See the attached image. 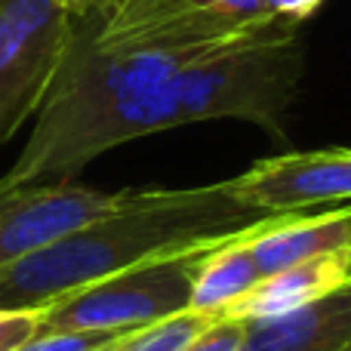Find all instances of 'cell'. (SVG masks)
Instances as JSON below:
<instances>
[{"label":"cell","instance_id":"1","mask_svg":"<svg viewBox=\"0 0 351 351\" xmlns=\"http://www.w3.org/2000/svg\"><path fill=\"white\" fill-rule=\"evenodd\" d=\"M96 19H74L68 53L37 123L0 188L74 179L90 160L170 127V80L213 49H130L96 40Z\"/></svg>","mask_w":351,"mask_h":351},{"label":"cell","instance_id":"2","mask_svg":"<svg viewBox=\"0 0 351 351\" xmlns=\"http://www.w3.org/2000/svg\"><path fill=\"white\" fill-rule=\"evenodd\" d=\"M268 219L228 197L222 182L197 188H136L121 210L99 216L0 268V308L34 311L102 278L219 241Z\"/></svg>","mask_w":351,"mask_h":351},{"label":"cell","instance_id":"3","mask_svg":"<svg viewBox=\"0 0 351 351\" xmlns=\"http://www.w3.org/2000/svg\"><path fill=\"white\" fill-rule=\"evenodd\" d=\"M302 77V34L213 49L170 80V127L234 117L287 142V111L299 99Z\"/></svg>","mask_w":351,"mask_h":351},{"label":"cell","instance_id":"4","mask_svg":"<svg viewBox=\"0 0 351 351\" xmlns=\"http://www.w3.org/2000/svg\"><path fill=\"white\" fill-rule=\"evenodd\" d=\"M243 231V228H241ZM228 237V234H225ZM219 237V241H225ZM219 241H206L179 253L154 256L133 268L102 278L59 302L40 308V330L49 333H130L185 315L206 253Z\"/></svg>","mask_w":351,"mask_h":351},{"label":"cell","instance_id":"5","mask_svg":"<svg viewBox=\"0 0 351 351\" xmlns=\"http://www.w3.org/2000/svg\"><path fill=\"white\" fill-rule=\"evenodd\" d=\"M74 34L56 0H0V145L37 114Z\"/></svg>","mask_w":351,"mask_h":351},{"label":"cell","instance_id":"6","mask_svg":"<svg viewBox=\"0 0 351 351\" xmlns=\"http://www.w3.org/2000/svg\"><path fill=\"white\" fill-rule=\"evenodd\" d=\"M133 197L136 188L99 191L74 179L0 188V268L93 219L121 210Z\"/></svg>","mask_w":351,"mask_h":351},{"label":"cell","instance_id":"7","mask_svg":"<svg viewBox=\"0 0 351 351\" xmlns=\"http://www.w3.org/2000/svg\"><path fill=\"white\" fill-rule=\"evenodd\" d=\"M231 200L265 216L351 204V148L284 152L222 182Z\"/></svg>","mask_w":351,"mask_h":351},{"label":"cell","instance_id":"8","mask_svg":"<svg viewBox=\"0 0 351 351\" xmlns=\"http://www.w3.org/2000/svg\"><path fill=\"white\" fill-rule=\"evenodd\" d=\"M351 280V250H333L287 265L274 274L259 278L237 302H231L219 317L241 324H259L280 317L293 308L315 302Z\"/></svg>","mask_w":351,"mask_h":351},{"label":"cell","instance_id":"9","mask_svg":"<svg viewBox=\"0 0 351 351\" xmlns=\"http://www.w3.org/2000/svg\"><path fill=\"white\" fill-rule=\"evenodd\" d=\"M351 346V280L280 317L243 324L237 351H346Z\"/></svg>","mask_w":351,"mask_h":351},{"label":"cell","instance_id":"10","mask_svg":"<svg viewBox=\"0 0 351 351\" xmlns=\"http://www.w3.org/2000/svg\"><path fill=\"white\" fill-rule=\"evenodd\" d=\"M253 228V225H250ZM234 231L225 241H219L216 247L206 253L204 265L197 271L194 280V293H191V308L194 315H206V317H219L231 302L243 296L250 287L259 280L253 259L247 250V231Z\"/></svg>","mask_w":351,"mask_h":351},{"label":"cell","instance_id":"11","mask_svg":"<svg viewBox=\"0 0 351 351\" xmlns=\"http://www.w3.org/2000/svg\"><path fill=\"white\" fill-rule=\"evenodd\" d=\"M213 321H216V317L185 311V315H176V317H167V321H160V324H152V327L136 330V333H130L127 339H121L117 346H111L105 351H179L197 333H204Z\"/></svg>","mask_w":351,"mask_h":351},{"label":"cell","instance_id":"12","mask_svg":"<svg viewBox=\"0 0 351 351\" xmlns=\"http://www.w3.org/2000/svg\"><path fill=\"white\" fill-rule=\"evenodd\" d=\"M40 330V308L34 311H3L0 308V351H19Z\"/></svg>","mask_w":351,"mask_h":351},{"label":"cell","instance_id":"13","mask_svg":"<svg viewBox=\"0 0 351 351\" xmlns=\"http://www.w3.org/2000/svg\"><path fill=\"white\" fill-rule=\"evenodd\" d=\"M243 339V324L228 321V317H216L204 333H197L185 348L179 351H237Z\"/></svg>","mask_w":351,"mask_h":351},{"label":"cell","instance_id":"14","mask_svg":"<svg viewBox=\"0 0 351 351\" xmlns=\"http://www.w3.org/2000/svg\"><path fill=\"white\" fill-rule=\"evenodd\" d=\"M265 6H268V12H271L274 19L302 28V25L324 6V0H265Z\"/></svg>","mask_w":351,"mask_h":351},{"label":"cell","instance_id":"15","mask_svg":"<svg viewBox=\"0 0 351 351\" xmlns=\"http://www.w3.org/2000/svg\"><path fill=\"white\" fill-rule=\"evenodd\" d=\"M65 12H71L74 19H93V16H105L117 0H56Z\"/></svg>","mask_w":351,"mask_h":351},{"label":"cell","instance_id":"16","mask_svg":"<svg viewBox=\"0 0 351 351\" xmlns=\"http://www.w3.org/2000/svg\"><path fill=\"white\" fill-rule=\"evenodd\" d=\"M346 351H351V346H348V348H346Z\"/></svg>","mask_w":351,"mask_h":351}]
</instances>
